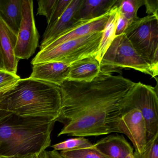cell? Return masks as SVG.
Returning <instances> with one entry per match:
<instances>
[{
  "label": "cell",
  "instance_id": "cell-1",
  "mask_svg": "<svg viewBox=\"0 0 158 158\" xmlns=\"http://www.w3.org/2000/svg\"><path fill=\"white\" fill-rule=\"evenodd\" d=\"M135 82L121 75L100 72L90 82L65 80L59 86L61 107L58 136H98L120 133L121 102Z\"/></svg>",
  "mask_w": 158,
  "mask_h": 158
},
{
  "label": "cell",
  "instance_id": "cell-2",
  "mask_svg": "<svg viewBox=\"0 0 158 158\" xmlns=\"http://www.w3.org/2000/svg\"><path fill=\"white\" fill-rule=\"evenodd\" d=\"M57 120L12 114L0 123V156L39 154L51 146Z\"/></svg>",
  "mask_w": 158,
  "mask_h": 158
},
{
  "label": "cell",
  "instance_id": "cell-3",
  "mask_svg": "<svg viewBox=\"0 0 158 158\" xmlns=\"http://www.w3.org/2000/svg\"><path fill=\"white\" fill-rule=\"evenodd\" d=\"M61 107L59 86L28 77L20 79L0 102V110L23 117L57 120Z\"/></svg>",
  "mask_w": 158,
  "mask_h": 158
},
{
  "label": "cell",
  "instance_id": "cell-4",
  "mask_svg": "<svg viewBox=\"0 0 158 158\" xmlns=\"http://www.w3.org/2000/svg\"><path fill=\"white\" fill-rule=\"evenodd\" d=\"M102 32L90 33L85 36L69 40L51 48L40 50L32 60V65L41 63L58 62L70 65L89 57H96Z\"/></svg>",
  "mask_w": 158,
  "mask_h": 158
},
{
  "label": "cell",
  "instance_id": "cell-5",
  "mask_svg": "<svg viewBox=\"0 0 158 158\" xmlns=\"http://www.w3.org/2000/svg\"><path fill=\"white\" fill-rule=\"evenodd\" d=\"M131 68L151 76L158 82L151 65L135 50L124 34L116 36L100 63V71L121 74L122 70Z\"/></svg>",
  "mask_w": 158,
  "mask_h": 158
},
{
  "label": "cell",
  "instance_id": "cell-6",
  "mask_svg": "<svg viewBox=\"0 0 158 158\" xmlns=\"http://www.w3.org/2000/svg\"><path fill=\"white\" fill-rule=\"evenodd\" d=\"M124 34L135 50L158 74V16L148 15L132 22Z\"/></svg>",
  "mask_w": 158,
  "mask_h": 158
},
{
  "label": "cell",
  "instance_id": "cell-7",
  "mask_svg": "<svg viewBox=\"0 0 158 158\" xmlns=\"http://www.w3.org/2000/svg\"><path fill=\"white\" fill-rule=\"evenodd\" d=\"M132 109L141 112L147 127V140L158 133L157 85L153 87L141 82L135 83L121 102V112Z\"/></svg>",
  "mask_w": 158,
  "mask_h": 158
},
{
  "label": "cell",
  "instance_id": "cell-8",
  "mask_svg": "<svg viewBox=\"0 0 158 158\" xmlns=\"http://www.w3.org/2000/svg\"><path fill=\"white\" fill-rule=\"evenodd\" d=\"M22 22L15 53L19 60H28L39 45V35L35 23L33 0H23Z\"/></svg>",
  "mask_w": 158,
  "mask_h": 158
},
{
  "label": "cell",
  "instance_id": "cell-9",
  "mask_svg": "<svg viewBox=\"0 0 158 158\" xmlns=\"http://www.w3.org/2000/svg\"><path fill=\"white\" fill-rule=\"evenodd\" d=\"M118 127L121 134H125L131 140L135 152L141 153L147 144L146 123L141 112L132 109L122 112Z\"/></svg>",
  "mask_w": 158,
  "mask_h": 158
},
{
  "label": "cell",
  "instance_id": "cell-10",
  "mask_svg": "<svg viewBox=\"0 0 158 158\" xmlns=\"http://www.w3.org/2000/svg\"><path fill=\"white\" fill-rule=\"evenodd\" d=\"M83 0H72L63 14L48 30H46L40 48L42 50L57 38L68 31L88 22L77 21L75 15Z\"/></svg>",
  "mask_w": 158,
  "mask_h": 158
},
{
  "label": "cell",
  "instance_id": "cell-11",
  "mask_svg": "<svg viewBox=\"0 0 158 158\" xmlns=\"http://www.w3.org/2000/svg\"><path fill=\"white\" fill-rule=\"evenodd\" d=\"M70 65L62 62H50L33 64L28 78L60 86L66 80Z\"/></svg>",
  "mask_w": 158,
  "mask_h": 158
},
{
  "label": "cell",
  "instance_id": "cell-12",
  "mask_svg": "<svg viewBox=\"0 0 158 158\" xmlns=\"http://www.w3.org/2000/svg\"><path fill=\"white\" fill-rule=\"evenodd\" d=\"M17 40V36L0 19V51L3 59L4 70L15 75L17 74L20 60L15 53Z\"/></svg>",
  "mask_w": 158,
  "mask_h": 158
},
{
  "label": "cell",
  "instance_id": "cell-13",
  "mask_svg": "<svg viewBox=\"0 0 158 158\" xmlns=\"http://www.w3.org/2000/svg\"><path fill=\"white\" fill-rule=\"evenodd\" d=\"M102 153L110 158H126L134 153V148L123 135H110L93 144Z\"/></svg>",
  "mask_w": 158,
  "mask_h": 158
},
{
  "label": "cell",
  "instance_id": "cell-14",
  "mask_svg": "<svg viewBox=\"0 0 158 158\" xmlns=\"http://www.w3.org/2000/svg\"><path fill=\"white\" fill-rule=\"evenodd\" d=\"M100 72V64L95 57H89L70 64L66 80L90 82Z\"/></svg>",
  "mask_w": 158,
  "mask_h": 158
},
{
  "label": "cell",
  "instance_id": "cell-15",
  "mask_svg": "<svg viewBox=\"0 0 158 158\" xmlns=\"http://www.w3.org/2000/svg\"><path fill=\"white\" fill-rule=\"evenodd\" d=\"M110 12L63 34L45 48H51L64 42L82 37L90 33L103 31L110 16Z\"/></svg>",
  "mask_w": 158,
  "mask_h": 158
},
{
  "label": "cell",
  "instance_id": "cell-16",
  "mask_svg": "<svg viewBox=\"0 0 158 158\" xmlns=\"http://www.w3.org/2000/svg\"><path fill=\"white\" fill-rule=\"evenodd\" d=\"M119 0H83L75 15L77 21L89 22L109 12Z\"/></svg>",
  "mask_w": 158,
  "mask_h": 158
},
{
  "label": "cell",
  "instance_id": "cell-17",
  "mask_svg": "<svg viewBox=\"0 0 158 158\" xmlns=\"http://www.w3.org/2000/svg\"><path fill=\"white\" fill-rule=\"evenodd\" d=\"M23 0H0V19L17 36L22 22Z\"/></svg>",
  "mask_w": 158,
  "mask_h": 158
},
{
  "label": "cell",
  "instance_id": "cell-18",
  "mask_svg": "<svg viewBox=\"0 0 158 158\" xmlns=\"http://www.w3.org/2000/svg\"><path fill=\"white\" fill-rule=\"evenodd\" d=\"M119 0L117 4L110 10V16L102 32L101 40L96 59L100 64L102 58L115 37L116 24L119 15Z\"/></svg>",
  "mask_w": 158,
  "mask_h": 158
},
{
  "label": "cell",
  "instance_id": "cell-19",
  "mask_svg": "<svg viewBox=\"0 0 158 158\" xmlns=\"http://www.w3.org/2000/svg\"><path fill=\"white\" fill-rule=\"evenodd\" d=\"M93 144L84 137L68 139L62 142L54 144L52 146L55 150L67 152L76 150L92 147Z\"/></svg>",
  "mask_w": 158,
  "mask_h": 158
},
{
  "label": "cell",
  "instance_id": "cell-20",
  "mask_svg": "<svg viewBox=\"0 0 158 158\" xmlns=\"http://www.w3.org/2000/svg\"><path fill=\"white\" fill-rule=\"evenodd\" d=\"M144 5V0H120L118 7L120 13L131 23L138 19V11Z\"/></svg>",
  "mask_w": 158,
  "mask_h": 158
},
{
  "label": "cell",
  "instance_id": "cell-21",
  "mask_svg": "<svg viewBox=\"0 0 158 158\" xmlns=\"http://www.w3.org/2000/svg\"><path fill=\"white\" fill-rule=\"evenodd\" d=\"M61 156L73 158H110L97 149L94 145L92 147L71 151H61Z\"/></svg>",
  "mask_w": 158,
  "mask_h": 158
},
{
  "label": "cell",
  "instance_id": "cell-22",
  "mask_svg": "<svg viewBox=\"0 0 158 158\" xmlns=\"http://www.w3.org/2000/svg\"><path fill=\"white\" fill-rule=\"evenodd\" d=\"M135 158H158V133L148 141L141 153L135 152Z\"/></svg>",
  "mask_w": 158,
  "mask_h": 158
},
{
  "label": "cell",
  "instance_id": "cell-23",
  "mask_svg": "<svg viewBox=\"0 0 158 158\" xmlns=\"http://www.w3.org/2000/svg\"><path fill=\"white\" fill-rule=\"evenodd\" d=\"M71 2L72 0H58L51 17L48 23V26L46 30L50 29L60 19L70 5Z\"/></svg>",
  "mask_w": 158,
  "mask_h": 158
},
{
  "label": "cell",
  "instance_id": "cell-24",
  "mask_svg": "<svg viewBox=\"0 0 158 158\" xmlns=\"http://www.w3.org/2000/svg\"><path fill=\"white\" fill-rule=\"evenodd\" d=\"M58 0H39L37 14L44 15L47 18L48 23L50 19Z\"/></svg>",
  "mask_w": 158,
  "mask_h": 158
},
{
  "label": "cell",
  "instance_id": "cell-25",
  "mask_svg": "<svg viewBox=\"0 0 158 158\" xmlns=\"http://www.w3.org/2000/svg\"><path fill=\"white\" fill-rule=\"evenodd\" d=\"M21 79L17 74L0 70V90L16 84Z\"/></svg>",
  "mask_w": 158,
  "mask_h": 158
},
{
  "label": "cell",
  "instance_id": "cell-26",
  "mask_svg": "<svg viewBox=\"0 0 158 158\" xmlns=\"http://www.w3.org/2000/svg\"><path fill=\"white\" fill-rule=\"evenodd\" d=\"M130 24V22L119 12L116 22L115 36H118L123 34Z\"/></svg>",
  "mask_w": 158,
  "mask_h": 158
},
{
  "label": "cell",
  "instance_id": "cell-27",
  "mask_svg": "<svg viewBox=\"0 0 158 158\" xmlns=\"http://www.w3.org/2000/svg\"><path fill=\"white\" fill-rule=\"evenodd\" d=\"M144 3L148 14L158 16V0H144Z\"/></svg>",
  "mask_w": 158,
  "mask_h": 158
},
{
  "label": "cell",
  "instance_id": "cell-28",
  "mask_svg": "<svg viewBox=\"0 0 158 158\" xmlns=\"http://www.w3.org/2000/svg\"><path fill=\"white\" fill-rule=\"evenodd\" d=\"M38 154L37 153H28L12 156H0V158H37Z\"/></svg>",
  "mask_w": 158,
  "mask_h": 158
},
{
  "label": "cell",
  "instance_id": "cell-29",
  "mask_svg": "<svg viewBox=\"0 0 158 158\" xmlns=\"http://www.w3.org/2000/svg\"><path fill=\"white\" fill-rule=\"evenodd\" d=\"M48 158H64L61 155L58 151L53 150L52 151H47Z\"/></svg>",
  "mask_w": 158,
  "mask_h": 158
},
{
  "label": "cell",
  "instance_id": "cell-30",
  "mask_svg": "<svg viewBox=\"0 0 158 158\" xmlns=\"http://www.w3.org/2000/svg\"><path fill=\"white\" fill-rule=\"evenodd\" d=\"M16 84L12 85L8 87L5 88L3 89L0 90V102L2 100L4 96L8 93V92L11 90L12 89L14 88L16 85Z\"/></svg>",
  "mask_w": 158,
  "mask_h": 158
},
{
  "label": "cell",
  "instance_id": "cell-31",
  "mask_svg": "<svg viewBox=\"0 0 158 158\" xmlns=\"http://www.w3.org/2000/svg\"><path fill=\"white\" fill-rule=\"evenodd\" d=\"M12 114H13L9 112L0 110V123H1L2 121H3V120H5V119L8 118V117L10 116Z\"/></svg>",
  "mask_w": 158,
  "mask_h": 158
},
{
  "label": "cell",
  "instance_id": "cell-32",
  "mask_svg": "<svg viewBox=\"0 0 158 158\" xmlns=\"http://www.w3.org/2000/svg\"><path fill=\"white\" fill-rule=\"evenodd\" d=\"M37 158H48L47 151L45 150L40 152L37 156Z\"/></svg>",
  "mask_w": 158,
  "mask_h": 158
},
{
  "label": "cell",
  "instance_id": "cell-33",
  "mask_svg": "<svg viewBox=\"0 0 158 158\" xmlns=\"http://www.w3.org/2000/svg\"><path fill=\"white\" fill-rule=\"evenodd\" d=\"M0 70H4V65H3V59H2V55L0 51Z\"/></svg>",
  "mask_w": 158,
  "mask_h": 158
},
{
  "label": "cell",
  "instance_id": "cell-34",
  "mask_svg": "<svg viewBox=\"0 0 158 158\" xmlns=\"http://www.w3.org/2000/svg\"><path fill=\"white\" fill-rule=\"evenodd\" d=\"M126 158H135V157H134V155H133V153H130V154L127 155Z\"/></svg>",
  "mask_w": 158,
  "mask_h": 158
},
{
  "label": "cell",
  "instance_id": "cell-35",
  "mask_svg": "<svg viewBox=\"0 0 158 158\" xmlns=\"http://www.w3.org/2000/svg\"><path fill=\"white\" fill-rule=\"evenodd\" d=\"M64 158H71V157H66V156H64V157H63Z\"/></svg>",
  "mask_w": 158,
  "mask_h": 158
}]
</instances>
